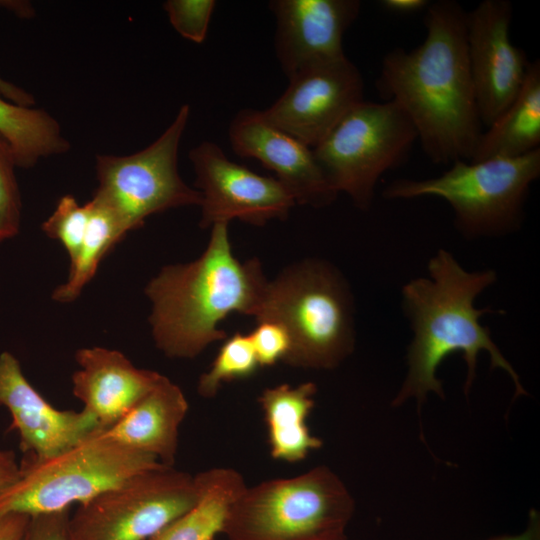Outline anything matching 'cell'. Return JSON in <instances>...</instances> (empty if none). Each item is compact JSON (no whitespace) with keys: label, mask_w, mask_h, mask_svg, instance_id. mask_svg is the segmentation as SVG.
I'll return each instance as SVG.
<instances>
[{"label":"cell","mask_w":540,"mask_h":540,"mask_svg":"<svg viewBox=\"0 0 540 540\" xmlns=\"http://www.w3.org/2000/svg\"><path fill=\"white\" fill-rule=\"evenodd\" d=\"M354 309L343 274L326 260L309 258L268 280L254 318L285 327L290 337L285 364L331 370L355 348Z\"/></svg>","instance_id":"4"},{"label":"cell","mask_w":540,"mask_h":540,"mask_svg":"<svg viewBox=\"0 0 540 540\" xmlns=\"http://www.w3.org/2000/svg\"><path fill=\"white\" fill-rule=\"evenodd\" d=\"M79 369L72 375V391L100 429L118 422L160 380L162 374L137 368L123 353L103 347L76 351Z\"/></svg>","instance_id":"17"},{"label":"cell","mask_w":540,"mask_h":540,"mask_svg":"<svg viewBox=\"0 0 540 540\" xmlns=\"http://www.w3.org/2000/svg\"><path fill=\"white\" fill-rule=\"evenodd\" d=\"M194 478L195 503L150 540H216L223 533L229 511L247 485L235 469L216 467Z\"/></svg>","instance_id":"21"},{"label":"cell","mask_w":540,"mask_h":540,"mask_svg":"<svg viewBox=\"0 0 540 540\" xmlns=\"http://www.w3.org/2000/svg\"><path fill=\"white\" fill-rule=\"evenodd\" d=\"M428 0H382L380 5L387 11L396 14H411L421 11L430 5Z\"/></svg>","instance_id":"33"},{"label":"cell","mask_w":540,"mask_h":540,"mask_svg":"<svg viewBox=\"0 0 540 540\" xmlns=\"http://www.w3.org/2000/svg\"><path fill=\"white\" fill-rule=\"evenodd\" d=\"M20 474L21 468L15 453L0 450V496L18 481Z\"/></svg>","instance_id":"30"},{"label":"cell","mask_w":540,"mask_h":540,"mask_svg":"<svg viewBox=\"0 0 540 540\" xmlns=\"http://www.w3.org/2000/svg\"><path fill=\"white\" fill-rule=\"evenodd\" d=\"M87 204L89 219L86 233L76 258L70 263L67 281L52 293L53 300L57 302L75 300L94 277L103 257L127 234L124 225L109 206L96 197Z\"/></svg>","instance_id":"23"},{"label":"cell","mask_w":540,"mask_h":540,"mask_svg":"<svg viewBox=\"0 0 540 540\" xmlns=\"http://www.w3.org/2000/svg\"><path fill=\"white\" fill-rule=\"evenodd\" d=\"M16 167L11 147L0 135V243L14 237L20 228L21 197Z\"/></svg>","instance_id":"26"},{"label":"cell","mask_w":540,"mask_h":540,"mask_svg":"<svg viewBox=\"0 0 540 540\" xmlns=\"http://www.w3.org/2000/svg\"><path fill=\"white\" fill-rule=\"evenodd\" d=\"M0 6L11 10L20 17H29V14L33 12L27 2L22 1H0Z\"/></svg>","instance_id":"35"},{"label":"cell","mask_w":540,"mask_h":540,"mask_svg":"<svg viewBox=\"0 0 540 540\" xmlns=\"http://www.w3.org/2000/svg\"><path fill=\"white\" fill-rule=\"evenodd\" d=\"M0 135L8 142L17 167L30 168L44 157L70 149L57 120L43 109L0 97Z\"/></svg>","instance_id":"22"},{"label":"cell","mask_w":540,"mask_h":540,"mask_svg":"<svg viewBox=\"0 0 540 540\" xmlns=\"http://www.w3.org/2000/svg\"><path fill=\"white\" fill-rule=\"evenodd\" d=\"M513 7L507 0H484L466 12L471 78L482 125L487 127L519 93L530 61L510 40Z\"/></svg>","instance_id":"12"},{"label":"cell","mask_w":540,"mask_h":540,"mask_svg":"<svg viewBox=\"0 0 540 540\" xmlns=\"http://www.w3.org/2000/svg\"><path fill=\"white\" fill-rule=\"evenodd\" d=\"M316 393L317 386L310 381L295 387L284 383L261 392L258 402L263 411L273 459L297 463L311 451L322 447V439L312 435L307 426Z\"/></svg>","instance_id":"19"},{"label":"cell","mask_w":540,"mask_h":540,"mask_svg":"<svg viewBox=\"0 0 540 540\" xmlns=\"http://www.w3.org/2000/svg\"><path fill=\"white\" fill-rule=\"evenodd\" d=\"M70 509L30 516L21 540H70Z\"/></svg>","instance_id":"29"},{"label":"cell","mask_w":540,"mask_h":540,"mask_svg":"<svg viewBox=\"0 0 540 540\" xmlns=\"http://www.w3.org/2000/svg\"><path fill=\"white\" fill-rule=\"evenodd\" d=\"M229 142L243 158L258 160L276 174L296 204L321 208L338 192L315 158L313 149L270 123L263 111L245 108L232 119Z\"/></svg>","instance_id":"14"},{"label":"cell","mask_w":540,"mask_h":540,"mask_svg":"<svg viewBox=\"0 0 540 540\" xmlns=\"http://www.w3.org/2000/svg\"><path fill=\"white\" fill-rule=\"evenodd\" d=\"M214 0H168L163 8L173 28L185 39L202 43L208 32Z\"/></svg>","instance_id":"27"},{"label":"cell","mask_w":540,"mask_h":540,"mask_svg":"<svg viewBox=\"0 0 540 540\" xmlns=\"http://www.w3.org/2000/svg\"><path fill=\"white\" fill-rule=\"evenodd\" d=\"M275 53L289 79L298 72L346 57L343 37L360 13L359 0H272Z\"/></svg>","instance_id":"15"},{"label":"cell","mask_w":540,"mask_h":540,"mask_svg":"<svg viewBox=\"0 0 540 540\" xmlns=\"http://www.w3.org/2000/svg\"><path fill=\"white\" fill-rule=\"evenodd\" d=\"M497 280L492 269L468 271L453 254L439 249L428 262V276L409 280L402 287V309L413 332L407 349L408 371L391 405L398 407L410 399L417 402L418 414L430 392L444 399L442 381L436 371L450 354L460 352L467 366L464 394L468 396L476 376L477 357L490 356L492 369L508 373L515 397L527 395L519 375L494 343L476 298Z\"/></svg>","instance_id":"2"},{"label":"cell","mask_w":540,"mask_h":540,"mask_svg":"<svg viewBox=\"0 0 540 540\" xmlns=\"http://www.w3.org/2000/svg\"><path fill=\"white\" fill-rule=\"evenodd\" d=\"M355 501L325 465L246 487L233 503L227 540H320L345 533Z\"/></svg>","instance_id":"6"},{"label":"cell","mask_w":540,"mask_h":540,"mask_svg":"<svg viewBox=\"0 0 540 540\" xmlns=\"http://www.w3.org/2000/svg\"><path fill=\"white\" fill-rule=\"evenodd\" d=\"M265 118L313 148L364 100V81L347 58L306 68L291 78Z\"/></svg>","instance_id":"13"},{"label":"cell","mask_w":540,"mask_h":540,"mask_svg":"<svg viewBox=\"0 0 540 540\" xmlns=\"http://www.w3.org/2000/svg\"><path fill=\"white\" fill-rule=\"evenodd\" d=\"M259 367L249 335L235 332L224 340L209 370L199 377L197 393L211 399L223 383L249 378Z\"/></svg>","instance_id":"24"},{"label":"cell","mask_w":540,"mask_h":540,"mask_svg":"<svg viewBox=\"0 0 540 540\" xmlns=\"http://www.w3.org/2000/svg\"><path fill=\"white\" fill-rule=\"evenodd\" d=\"M539 176L540 148L514 158L458 160L438 177L396 179L382 196L390 200L442 198L451 206L463 238L501 237L521 228L530 187Z\"/></svg>","instance_id":"5"},{"label":"cell","mask_w":540,"mask_h":540,"mask_svg":"<svg viewBox=\"0 0 540 540\" xmlns=\"http://www.w3.org/2000/svg\"><path fill=\"white\" fill-rule=\"evenodd\" d=\"M163 465L97 429L54 457L23 460L20 478L0 496V514L34 516L70 509Z\"/></svg>","instance_id":"7"},{"label":"cell","mask_w":540,"mask_h":540,"mask_svg":"<svg viewBox=\"0 0 540 540\" xmlns=\"http://www.w3.org/2000/svg\"><path fill=\"white\" fill-rule=\"evenodd\" d=\"M89 219V207L80 205L72 195L61 197L53 213L43 222L42 230L58 240L74 261L83 242Z\"/></svg>","instance_id":"25"},{"label":"cell","mask_w":540,"mask_h":540,"mask_svg":"<svg viewBox=\"0 0 540 540\" xmlns=\"http://www.w3.org/2000/svg\"><path fill=\"white\" fill-rule=\"evenodd\" d=\"M417 139L395 102L363 100L312 149L334 189L367 211L380 177L403 163Z\"/></svg>","instance_id":"8"},{"label":"cell","mask_w":540,"mask_h":540,"mask_svg":"<svg viewBox=\"0 0 540 540\" xmlns=\"http://www.w3.org/2000/svg\"><path fill=\"white\" fill-rule=\"evenodd\" d=\"M29 519L20 513L0 514V540H21Z\"/></svg>","instance_id":"31"},{"label":"cell","mask_w":540,"mask_h":540,"mask_svg":"<svg viewBox=\"0 0 540 540\" xmlns=\"http://www.w3.org/2000/svg\"><path fill=\"white\" fill-rule=\"evenodd\" d=\"M320 540H348L345 533Z\"/></svg>","instance_id":"36"},{"label":"cell","mask_w":540,"mask_h":540,"mask_svg":"<svg viewBox=\"0 0 540 540\" xmlns=\"http://www.w3.org/2000/svg\"><path fill=\"white\" fill-rule=\"evenodd\" d=\"M190 116L182 105L172 123L146 148L130 155H98L94 197L109 206L127 232L153 214L183 206H200L201 193L178 172V149Z\"/></svg>","instance_id":"9"},{"label":"cell","mask_w":540,"mask_h":540,"mask_svg":"<svg viewBox=\"0 0 540 540\" xmlns=\"http://www.w3.org/2000/svg\"><path fill=\"white\" fill-rule=\"evenodd\" d=\"M195 172L194 185L202 195L200 227L234 219L263 226L285 220L296 205L291 193L274 177L263 176L227 158L212 141H203L189 152Z\"/></svg>","instance_id":"11"},{"label":"cell","mask_w":540,"mask_h":540,"mask_svg":"<svg viewBox=\"0 0 540 540\" xmlns=\"http://www.w3.org/2000/svg\"><path fill=\"white\" fill-rule=\"evenodd\" d=\"M188 409L181 388L162 375L126 415L103 431L111 439L173 467L179 428Z\"/></svg>","instance_id":"18"},{"label":"cell","mask_w":540,"mask_h":540,"mask_svg":"<svg viewBox=\"0 0 540 540\" xmlns=\"http://www.w3.org/2000/svg\"><path fill=\"white\" fill-rule=\"evenodd\" d=\"M248 334L260 367H270L284 361L290 349V337L285 327L273 320L256 321Z\"/></svg>","instance_id":"28"},{"label":"cell","mask_w":540,"mask_h":540,"mask_svg":"<svg viewBox=\"0 0 540 540\" xmlns=\"http://www.w3.org/2000/svg\"><path fill=\"white\" fill-rule=\"evenodd\" d=\"M540 144V61L530 62L511 104L481 135L470 162L525 155Z\"/></svg>","instance_id":"20"},{"label":"cell","mask_w":540,"mask_h":540,"mask_svg":"<svg viewBox=\"0 0 540 540\" xmlns=\"http://www.w3.org/2000/svg\"><path fill=\"white\" fill-rule=\"evenodd\" d=\"M0 94L3 95L5 99L22 106L31 107L35 104V100L30 93L8 81H5L1 77Z\"/></svg>","instance_id":"34"},{"label":"cell","mask_w":540,"mask_h":540,"mask_svg":"<svg viewBox=\"0 0 540 540\" xmlns=\"http://www.w3.org/2000/svg\"><path fill=\"white\" fill-rule=\"evenodd\" d=\"M0 406L10 416V429L19 436L23 460H45L100 429L85 410H59L27 380L17 358L0 353Z\"/></svg>","instance_id":"16"},{"label":"cell","mask_w":540,"mask_h":540,"mask_svg":"<svg viewBox=\"0 0 540 540\" xmlns=\"http://www.w3.org/2000/svg\"><path fill=\"white\" fill-rule=\"evenodd\" d=\"M488 540H540V515L532 509L529 512L526 528L515 535H500Z\"/></svg>","instance_id":"32"},{"label":"cell","mask_w":540,"mask_h":540,"mask_svg":"<svg viewBox=\"0 0 540 540\" xmlns=\"http://www.w3.org/2000/svg\"><path fill=\"white\" fill-rule=\"evenodd\" d=\"M426 37L385 54L376 87L413 123L434 164L470 161L483 133L466 42V11L454 0L426 8Z\"/></svg>","instance_id":"1"},{"label":"cell","mask_w":540,"mask_h":540,"mask_svg":"<svg viewBox=\"0 0 540 540\" xmlns=\"http://www.w3.org/2000/svg\"><path fill=\"white\" fill-rule=\"evenodd\" d=\"M267 282L258 259L234 255L228 223L214 224L197 259L163 267L145 288L156 347L169 358L197 357L228 337L218 325L229 314L254 317Z\"/></svg>","instance_id":"3"},{"label":"cell","mask_w":540,"mask_h":540,"mask_svg":"<svg viewBox=\"0 0 540 540\" xmlns=\"http://www.w3.org/2000/svg\"><path fill=\"white\" fill-rule=\"evenodd\" d=\"M197 499L190 474L174 467L137 474L70 514V540H150Z\"/></svg>","instance_id":"10"}]
</instances>
